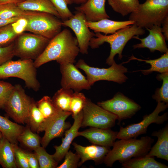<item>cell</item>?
<instances>
[{
    "mask_svg": "<svg viewBox=\"0 0 168 168\" xmlns=\"http://www.w3.org/2000/svg\"><path fill=\"white\" fill-rule=\"evenodd\" d=\"M145 33L143 28L134 23L109 35H103L100 32L95 33V37L90 41L89 46L94 49L99 47L105 42L109 43L110 51L106 63L111 66L114 61V58L116 54H118L119 59H122L123 50L129 40L135 36L142 35Z\"/></svg>",
    "mask_w": 168,
    "mask_h": 168,
    "instance_id": "obj_3",
    "label": "cell"
},
{
    "mask_svg": "<svg viewBox=\"0 0 168 168\" xmlns=\"http://www.w3.org/2000/svg\"><path fill=\"white\" fill-rule=\"evenodd\" d=\"M36 104L48 124L53 119L62 111L58 110L55 107L52 99L48 96H44L36 102Z\"/></svg>",
    "mask_w": 168,
    "mask_h": 168,
    "instance_id": "obj_31",
    "label": "cell"
},
{
    "mask_svg": "<svg viewBox=\"0 0 168 168\" xmlns=\"http://www.w3.org/2000/svg\"><path fill=\"white\" fill-rule=\"evenodd\" d=\"M168 103L157 102V105L151 114L143 117L142 120L139 123L129 124L125 127H121L117 136V139H127L136 138L139 136L146 133L149 125L152 123L157 124H163L168 118L167 113L162 115L159 114L168 108Z\"/></svg>",
    "mask_w": 168,
    "mask_h": 168,
    "instance_id": "obj_8",
    "label": "cell"
},
{
    "mask_svg": "<svg viewBox=\"0 0 168 168\" xmlns=\"http://www.w3.org/2000/svg\"><path fill=\"white\" fill-rule=\"evenodd\" d=\"M73 93L72 89L62 88L58 90L52 99L54 106L59 110L70 112V103Z\"/></svg>",
    "mask_w": 168,
    "mask_h": 168,
    "instance_id": "obj_30",
    "label": "cell"
},
{
    "mask_svg": "<svg viewBox=\"0 0 168 168\" xmlns=\"http://www.w3.org/2000/svg\"><path fill=\"white\" fill-rule=\"evenodd\" d=\"M31 130L39 133L44 131L48 124L32 100L30 104L27 122Z\"/></svg>",
    "mask_w": 168,
    "mask_h": 168,
    "instance_id": "obj_25",
    "label": "cell"
},
{
    "mask_svg": "<svg viewBox=\"0 0 168 168\" xmlns=\"http://www.w3.org/2000/svg\"><path fill=\"white\" fill-rule=\"evenodd\" d=\"M167 16L168 0H146L130 14L129 20L142 28H150L154 25L161 26Z\"/></svg>",
    "mask_w": 168,
    "mask_h": 168,
    "instance_id": "obj_4",
    "label": "cell"
},
{
    "mask_svg": "<svg viewBox=\"0 0 168 168\" xmlns=\"http://www.w3.org/2000/svg\"><path fill=\"white\" fill-rule=\"evenodd\" d=\"M37 12L26 11L20 8L14 3L0 5V18L9 19L16 17H26Z\"/></svg>",
    "mask_w": 168,
    "mask_h": 168,
    "instance_id": "obj_32",
    "label": "cell"
},
{
    "mask_svg": "<svg viewBox=\"0 0 168 168\" xmlns=\"http://www.w3.org/2000/svg\"><path fill=\"white\" fill-rule=\"evenodd\" d=\"M26 17H21L12 23L14 32L18 35L26 31L28 24V20Z\"/></svg>",
    "mask_w": 168,
    "mask_h": 168,
    "instance_id": "obj_43",
    "label": "cell"
},
{
    "mask_svg": "<svg viewBox=\"0 0 168 168\" xmlns=\"http://www.w3.org/2000/svg\"><path fill=\"white\" fill-rule=\"evenodd\" d=\"M50 40L33 33H23L14 42L15 56L35 60L42 53Z\"/></svg>",
    "mask_w": 168,
    "mask_h": 168,
    "instance_id": "obj_7",
    "label": "cell"
},
{
    "mask_svg": "<svg viewBox=\"0 0 168 168\" xmlns=\"http://www.w3.org/2000/svg\"><path fill=\"white\" fill-rule=\"evenodd\" d=\"M38 159L40 168H55L58 162L54 158L52 155L48 154L42 147L39 146L34 150Z\"/></svg>",
    "mask_w": 168,
    "mask_h": 168,
    "instance_id": "obj_34",
    "label": "cell"
},
{
    "mask_svg": "<svg viewBox=\"0 0 168 168\" xmlns=\"http://www.w3.org/2000/svg\"><path fill=\"white\" fill-rule=\"evenodd\" d=\"M72 144L80 157L79 166L90 160L94 161L97 164L102 162L110 150V147L95 144L87 146H83L76 142H73Z\"/></svg>",
    "mask_w": 168,
    "mask_h": 168,
    "instance_id": "obj_19",
    "label": "cell"
},
{
    "mask_svg": "<svg viewBox=\"0 0 168 168\" xmlns=\"http://www.w3.org/2000/svg\"><path fill=\"white\" fill-rule=\"evenodd\" d=\"M14 154L17 167L30 168L26 152L19 147L17 144L15 145Z\"/></svg>",
    "mask_w": 168,
    "mask_h": 168,
    "instance_id": "obj_41",
    "label": "cell"
},
{
    "mask_svg": "<svg viewBox=\"0 0 168 168\" xmlns=\"http://www.w3.org/2000/svg\"><path fill=\"white\" fill-rule=\"evenodd\" d=\"M20 17H16L9 19H3L0 18V27L14 22Z\"/></svg>",
    "mask_w": 168,
    "mask_h": 168,
    "instance_id": "obj_46",
    "label": "cell"
},
{
    "mask_svg": "<svg viewBox=\"0 0 168 168\" xmlns=\"http://www.w3.org/2000/svg\"><path fill=\"white\" fill-rule=\"evenodd\" d=\"M86 21L85 15L76 11L74 15L69 19L62 21V25L71 28L75 33L77 39L80 52L87 54L89 43L95 37V34L91 32L86 24Z\"/></svg>",
    "mask_w": 168,
    "mask_h": 168,
    "instance_id": "obj_13",
    "label": "cell"
},
{
    "mask_svg": "<svg viewBox=\"0 0 168 168\" xmlns=\"http://www.w3.org/2000/svg\"><path fill=\"white\" fill-rule=\"evenodd\" d=\"M58 13L62 21L67 20L73 15L68 6L73 3L70 0H49Z\"/></svg>",
    "mask_w": 168,
    "mask_h": 168,
    "instance_id": "obj_37",
    "label": "cell"
},
{
    "mask_svg": "<svg viewBox=\"0 0 168 168\" xmlns=\"http://www.w3.org/2000/svg\"><path fill=\"white\" fill-rule=\"evenodd\" d=\"M15 145L2 138L0 143V165L3 168L17 167L14 154Z\"/></svg>",
    "mask_w": 168,
    "mask_h": 168,
    "instance_id": "obj_26",
    "label": "cell"
},
{
    "mask_svg": "<svg viewBox=\"0 0 168 168\" xmlns=\"http://www.w3.org/2000/svg\"><path fill=\"white\" fill-rule=\"evenodd\" d=\"M83 117V110L73 118L74 122L72 125L65 133L64 137L62 139L61 144L58 146L54 147L55 152L52 155L54 159L58 162L62 160L69 151L70 145L74 139L78 137L77 133L79 129L81 127V124Z\"/></svg>",
    "mask_w": 168,
    "mask_h": 168,
    "instance_id": "obj_18",
    "label": "cell"
},
{
    "mask_svg": "<svg viewBox=\"0 0 168 168\" xmlns=\"http://www.w3.org/2000/svg\"><path fill=\"white\" fill-rule=\"evenodd\" d=\"M24 127L0 115V131L3 137L14 144H17L18 138Z\"/></svg>",
    "mask_w": 168,
    "mask_h": 168,
    "instance_id": "obj_24",
    "label": "cell"
},
{
    "mask_svg": "<svg viewBox=\"0 0 168 168\" xmlns=\"http://www.w3.org/2000/svg\"><path fill=\"white\" fill-rule=\"evenodd\" d=\"M73 3H75L76 4H82L87 2L88 0H70Z\"/></svg>",
    "mask_w": 168,
    "mask_h": 168,
    "instance_id": "obj_48",
    "label": "cell"
},
{
    "mask_svg": "<svg viewBox=\"0 0 168 168\" xmlns=\"http://www.w3.org/2000/svg\"><path fill=\"white\" fill-rule=\"evenodd\" d=\"M14 86L8 82L0 80V109H4Z\"/></svg>",
    "mask_w": 168,
    "mask_h": 168,
    "instance_id": "obj_39",
    "label": "cell"
},
{
    "mask_svg": "<svg viewBox=\"0 0 168 168\" xmlns=\"http://www.w3.org/2000/svg\"><path fill=\"white\" fill-rule=\"evenodd\" d=\"M154 141L148 136L139 139H120L114 142L103 162L107 166L112 167L117 161L122 163L133 158L145 156L150 150Z\"/></svg>",
    "mask_w": 168,
    "mask_h": 168,
    "instance_id": "obj_2",
    "label": "cell"
},
{
    "mask_svg": "<svg viewBox=\"0 0 168 168\" xmlns=\"http://www.w3.org/2000/svg\"><path fill=\"white\" fill-rule=\"evenodd\" d=\"M71 114L70 112L61 111L51 120L46 127L44 135L41 140L43 147L46 148L53 139L64 133L70 125L66 120Z\"/></svg>",
    "mask_w": 168,
    "mask_h": 168,
    "instance_id": "obj_16",
    "label": "cell"
},
{
    "mask_svg": "<svg viewBox=\"0 0 168 168\" xmlns=\"http://www.w3.org/2000/svg\"><path fill=\"white\" fill-rule=\"evenodd\" d=\"M80 49L76 38L65 29L51 39L46 48L34 61L37 68L52 61L60 64L74 63Z\"/></svg>",
    "mask_w": 168,
    "mask_h": 168,
    "instance_id": "obj_1",
    "label": "cell"
},
{
    "mask_svg": "<svg viewBox=\"0 0 168 168\" xmlns=\"http://www.w3.org/2000/svg\"><path fill=\"white\" fill-rule=\"evenodd\" d=\"M106 0H88L85 3L75 7L76 11L81 12L85 15L86 21L94 22L109 19L105 9Z\"/></svg>",
    "mask_w": 168,
    "mask_h": 168,
    "instance_id": "obj_20",
    "label": "cell"
},
{
    "mask_svg": "<svg viewBox=\"0 0 168 168\" xmlns=\"http://www.w3.org/2000/svg\"><path fill=\"white\" fill-rule=\"evenodd\" d=\"M75 66L82 70L86 75V79L91 86L96 82L106 80L121 84L128 78L125 73L128 72L127 68L122 64H117L115 61L108 68H99L88 65L82 59L79 60Z\"/></svg>",
    "mask_w": 168,
    "mask_h": 168,
    "instance_id": "obj_6",
    "label": "cell"
},
{
    "mask_svg": "<svg viewBox=\"0 0 168 168\" xmlns=\"http://www.w3.org/2000/svg\"><path fill=\"white\" fill-rule=\"evenodd\" d=\"M18 36L14 32L12 23L0 27V47L11 44L14 42Z\"/></svg>",
    "mask_w": 168,
    "mask_h": 168,
    "instance_id": "obj_38",
    "label": "cell"
},
{
    "mask_svg": "<svg viewBox=\"0 0 168 168\" xmlns=\"http://www.w3.org/2000/svg\"><path fill=\"white\" fill-rule=\"evenodd\" d=\"M151 135L156 137L158 139L155 144L151 148L145 156L148 157L156 156L158 158L168 161V125L158 131H154Z\"/></svg>",
    "mask_w": 168,
    "mask_h": 168,
    "instance_id": "obj_22",
    "label": "cell"
},
{
    "mask_svg": "<svg viewBox=\"0 0 168 168\" xmlns=\"http://www.w3.org/2000/svg\"><path fill=\"white\" fill-rule=\"evenodd\" d=\"M18 142H20L27 147L34 150L40 146L41 140L39 136L33 132L30 127L25 128L19 136Z\"/></svg>",
    "mask_w": 168,
    "mask_h": 168,
    "instance_id": "obj_33",
    "label": "cell"
},
{
    "mask_svg": "<svg viewBox=\"0 0 168 168\" xmlns=\"http://www.w3.org/2000/svg\"><path fill=\"white\" fill-rule=\"evenodd\" d=\"M86 24L95 33H102L105 35L112 34L119 30L132 25L135 22L131 20L118 21L108 19L92 22L86 21Z\"/></svg>",
    "mask_w": 168,
    "mask_h": 168,
    "instance_id": "obj_21",
    "label": "cell"
},
{
    "mask_svg": "<svg viewBox=\"0 0 168 168\" xmlns=\"http://www.w3.org/2000/svg\"><path fill=\"white\" fill-rule=\"evenodd\" d=\"M3 137V135L2 134L1 132L0 131V143Z\"/></svg>",
    "mask_w": 168,
    "mask_h": 168,
    "instance_id": "obj_49",
    "label": "cell"
},
{
    "mask_svg": "<svg viewBox=\"0 0 168 168\" xmlns=\"http://www.w3.org/2000/svg\"><path fill=\"white\" fill-rule=\"evenodd\" d=\"M24 0H0V5L6 4L14 3L17 4Z\"/></svg>",
    "mask_w": 168,
    "mask_h": 168,
    "instance_id": "obj_47",
    "label": "cell"
},
{
    "mask_svg": "<svg viewBox=\"0 0 168 168\" xmlns=\"http://www.w3.org/2000/svg\"><path fill=\"white\" fill-rule=\"evenodd\" d=\"M136 60L139 61H144L151 65V68L148 69L140 70L144 74H148L153 72L163 73L168 72V52L157 59H154L144 60L132 56L129 60Z\"/></svg>",
    "mask_w": 168,
    "mask_h": 168,
    "instance_id": "obj_28",
    "label": "cell"
},
{
    "mask_svg": "<svg viewBox=\"0 0 168 168\" xmlns=\"http://www.w3.org/2000/svg\"><path fill=\"white\" fill-rule=\"evenodd\" d=\"M157 78L162 80L163 83L161 87L157 89L152 96L156 102L168 103V72L158 75Z\"/></svg>",
    "mask_w": 168,
    "mask_h": 168,
    "instance_id": "obj_36",
    "label": "cell"
},
{
    "mask_svg": "<svg viewBox=\"0 0 168 168\" xmlns=\"http://www.w3.org/2000/svg\"><path fill=\"white\" fill-rule=\"evenodd\" d=\"M86 100L82 93L75 91L73 93L70 103V111L73 118L82 111Z\"/></svg>",
    "mask_w": 168,
    "mask_h": 168,
    "instance_id": "obj_35",
    "label": "cell"
},
{
    "mask_svg": "<svg viewBox=\"0 0 168 168\" xmlns=\"http://www.w3.org/2000/svg\"><path fill=\"white\" fill-rule=\"evenodd\" d=\"M118 133L110 128L91 127L84 131H78L77 136L85 138L93 144L110 147L117 139Z\"/></svg>",
    "mask_w": 168,
    "mask_h": 168,
    "instance_id": "obj_17",
    "label": "cell"
},
{
    "mask_svg": "<svg viewBox=\"0 0 168 168\" xmlns=\"http://www.w3.org/2000/svg\"><path fill=\"white\" fill-rule=\"evenodd\" d=\"M26 153L30 168H39L38 161L35 153Z\"/></svg>",
    "mask_w": 168,
    "mask_h": 168,
    "instance_id": "obj_44",
    "label": "cell"
},
{
    "mask_svg": "<svg viewBox=\"0 0 168 168\" xmlns=\"http://www.w3.org/2000/svg\"><path fill=\"white\" fill-rule=\"evenodd\" d=\"M161 26V31L166 40H168V16H167L163 21Z\"/></svg>",
    "mask_w": 168,
    "mask_h": 168,
    "instance_id": "obj_45",
    "label": "cell"
},
{
    "mask_svg": "<svg viewBox=\"0 0 168 168\" xmlns=\"http://www.w3.org/2000/svg\"><path fill=\"white\" fill-rule=\"evenodd\" d=\"M146 29L149 32V34L147 37L141 38L138 36H135L133 37V38L138 39L141 41L140 43L133 45V49L147 48L151 52L157 50L164 53L168 52L161 26L154 25L150 28Z\"/></svg>",
    "mask_w": 168,
    "mask_h": 168,
    "instance_id": "obj_15",
    "label": "cell"
},
{
    "mask_svg": "<svg viewBox=\"0 0 168 168\" xmlns=\"http://www.w3.org/2000/svg\"><path fill=\"white\" fill-rule=\"evenodd\" d=\"M122 164L124 168H168L164 164L156 161L154 157L143 156L131 158Z\"/></svg>",
    "mask_w": 168,
    "mask_h": 168,
    "instance_id": "obj_27",
    "label": "cell"
},
{
    "mask_svg": "<svg viewBox=\"0 0 168 168\" xmlns=\"http://www.w3.org/2000/svg\"><path fill=\"white\" fill-rule=\"evenodd\" d=\"M32 100L20 85L16 84L4 109L7 115L16 122L24 124L27 122Z\"/></svg>",
    "mask_w": 168,
    "mask_h": 168,
    "instance_id": "obj_10",
    "label": "cell"
},
{
    "mask_svg": "<svg viewBox=\"0 0 168 168\" xmlns=\"http://www.w3.org/2000/svg\"><path fill=\"white\" fill-rule=\"evenodd\" d=\"M118 116L105 110L87 98L83 110L81 127L89 126L102 128H110L115 124Z\"/></svg>",
    "mask_w": 168,
    "mask_h": 168,
    "instance_id": "obj_11",
    "label": "cell"
},
{
    "mask_svg": "<svg viewBox=\"0 0 168 168\" xmlns=\"http://www.w3.org/2000/svg\"><path fill=\"white\" fill-rule=\"evenodd\" d=\"M63 162L57 168H77L79 166L80 157L77 153L68 151L64 156Z\"/></svg>",
    "mask_w": 168,
    "mask_h": 168,
    "instance_id": "obj_40",
    "label": "cell"
},
{
    "mask_svg": "<svg viewBox=\"0 0 168 168\" xmlns=\"http://www.w3.org/2000/svg\"><path fill=\"white\" fill-rule=\"evenodd\" d=\"M16 5L25 11L49 13L60 18L58 13L49 0H24Z\"/></svg>",
    "mask_w": 168,
    "mask_h": 168,
    "instance_id": "obj_23",
    "label": "cell"
},
{
    "mask_svg": "<svg viewBox=\"0 0 168 168\" xmlns=\"http://www.w3.org/2000/svg\"><path fill=\"white\" fill-rule=\"evenodd\" d=\"M108 2L114 11L123 16L135 12L140 4L138 0H108Z\"/></svg>",
    "mask_w": 168,
    "mask_h": 168,
    "instance_id": "obj_29",
    "label": "cell"
},
{
    "mask_svg": "<svg viewBox=\"0 0 168 168\" xmlns=\"http://www.w3.org/2000/svg\"><path fill=\"white\" fill-rule=\"evenodd\" d=\"M15 56L14 42L5 47H0V65L11 60Z\"/></svg>",
    "mask_w": 168,
    "mask_h": 168,
    "instance_id": "obj_42",
    "label": "cell"
},
{
    "mask_svg": "<svg viewBox=\"0 0 168 168\" xmlns=\"http://www.w3.org/2000/svg\"><path fill=\"white\" fill-rule=\"evenodd\" d=\"M62 74L61 85L62 88L78 91L89 90L91 86L86 77L73 63H68L60 65Z\"/></svg>",
    "mask_w": 168,
    "mask_h": 168,
    "instance_id": "obj_14",
    "label": "cell"
},
{
    "mask_svg": "<svg viewBox=\"0 0 168 168\" xmlns=\"http://www.w3.org/2000/svg\"><path fill=\"white\" fill-rule=\"evenodd\" d=\"M97 105L117 115L119 123L132 117L141 108L139 105L120 93L110 99L98 102Z\"/></svg>",
    "mask_w": 168,
    "mask_h": 168,
    "instance_id": "obj_12",
    "label": "cell"
},
{
    "mask_svg": "<svg viewBox=\"0 0 168 168\" xmlns=\"http://www.w3.org/2000/svg\"><path fill=\"white\" fill-rule=\"evenodd\" d=\"M26 17L28 22L26 31L50 40L61 31L62 21L51 14L37 12Z\"/></svg>",
    "mask_w": 168,
    "mask_h": 168,
    "instance_id": "obj_9",
    "label": "cell"
},
{
    "mask_svg": "<svg viewBox=\"0 0 168 168\" xmlns=\"http://www.w3.org/2000/svg\"><path fill=\"white\" fill-rule=\"evenodd\" d=\"M36 68L32 60H11L0 65V79L10 77L20 78L24 81L26 87L37 91L40 85Z\"/></svg>",
    "mask_w": 168,
    "mask_h": 168,
    "instance_id": "obj_5",
    "label": "cell"
}]
</instances>
